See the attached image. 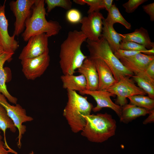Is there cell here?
Masks as SVG:
<instances>
[{"instance_id":"obj_1","label":"cell","mask_w":154,"mask_h":154,"mask_svg":"<svg viewBox=\"0 0 154 154\" xmlns=\"http://www.w3.org/2000/svg\"><path fill=\"white\" fill-rule=\"evenodd\" d=\"M87 40L81 31L68 32L60 47L59 64L63 74H74L87 57L81 50L82 43Z\"/></svg>"},{"instance_id":"obj_2","label":"cell","mask_w":154,"mask_h":154,"mask_svg":"<svg viewBox=\"0 0 154 154\" xmlns=\"http://www.w3.org/2000/svg\"><path fill=\"white\" fill-rule=\"evenodd\" d=\"M44 0H36L32 8L31 13L25 22V29L22 36L24 41H27L32 36L45 33L49 37L57 35L62 29L56 21H48Z\"/></svg>"},{"instance_id":"obj_3","label":"cell","mask_w":154,"mask_h":154,"mask_svg":"<svg viewBox=\"0 0 154 154\" xmlns=\"http://www.w3.org/2000/svg\"><path fill=\"white\" fill-rule=\"evenodd\" d=\"M68 100L63 111L71 130L74 133L81 131L84 127L86 117L90 114L94 107L87 100V97L76 91L67 90Z\"/></svg>"},{"instance_id":"obj_4","label":"cell","mask_w":154,"mask_h":154,"mask_svg":"<svg viewBox=\"0 0 154 154\" xmlns=\"http://www.w3.org/2000/svg\"><path fill=\"white\" fill-rule=\"evenodd\" d=\"M86 119L81 135L90 141L102 143L115 135L116 123L110 114L107 113L90 114Z\"/></svg>"},{"instance_id":"obj_5","label":"cell","mask_w":154,"mask_h":154,"mask_svg":"<svg viewBox=\"0 0 154 154\" xmlns=\"http://www.w3.org/2000/svg\"><path fill=\"white\" fill-rule=\"evenodd\" d=\"M86 41L90 53L89 57L92 59L98 58L104 61L111 69L117 82L122 76L131 77L133 75V73L125 67L115 56L107 41L103 37L97 41L87 39Z\"/></svg>"},{"instance_id":"obj_6","label":"cell","mask_w":154,"mask_h":154,"mask_svg":"<svg viewBox=\"0 0 154 154\" xmlns=\"http://www.w3.org/2000/svg\"><path fill=\"white\" fill-rule=\"evenodd\" d=\"M130 76H121L119 80L106 90L117 96L115 104L121 107L127 104V98L137 95H145L146 93L137 86Z\"/></svg>"},{"instance_id":"obj_7","label":"cell","mask_w":154,"mask_h":154,"mask_svg":"<svg viewBox=\"0 0 154 154\" xmlns=\"http://www.w3.org/2000/svg\"><path fill=\"white\" fill-rule=\"evenodd\" d=\"M7 99L4 95L0 93V104L4 108L8 116L18 130L17 145L19 148H20L23 135L26 131V127L23 123L32 121L33 119L27 115L25 109L20 104H17L15 106L11 105Z\"/></svg>"},{"instance_id":"obj_8","label":"cell","mask_w":154,"mask_h":154,"mask_svg":"<svg viewBox=\"0 0 154 154\" xmlns=\"http://www.w3.org/2000/svg\"><path fill=\"white\" fill-rule=\"evenodd\" d=\"M104 19L99 11L93 12L82 17L80 22L81 24V31L87 40L93 41L99 40L102 37L103 20Z\"/></svg>"},{"instance_id":"obj_9","label":"cell","mask_w":154,"mask_h":154,"mask_svg":"<svg viewBox=\"0 0 154 154\" xmlns=\"http://www.w3.org/2000/svg\"><path fill=\"white\" fill-rule=\"evenodd\" d=\"M36 0L12 1L9 6L16 18L13 35L18 36L24 31L25 21L30 15Z\"/></svg>"},{"instance_id":"obj_10","label":"cell","mask_w":154,"mask_h":154,"mask_svg":"<svg viewBox=\"0 0 154 154\" xmlns=\"http://www.w3.org/2000/svg\"><path fill=\"white\" fill-rule=\"evenodd\" d=\"M50 62L48 53L21 60L22 71L27 79L34 80L44 73L49 66Z\"/></svg>"},{"instance_id":"obj_11","label":"cell","mask_w":154,"mask_h":154,"mask_svg":"<svg viewBox=\"0 0 154 154\" xmlns=\"http://www.w3.org/2000/svg\"><path fill=\"white\" fill-rule=\"evenodd\" d=\"M154 60V55H147L141 53L119 59L121 63L132 72L135 75L143 78L154 84V80L151 78L146 72L148 65Z\"/></svg>"},{"instance_id":"obj_12","label":"cell","mask_w":154,"mask_h":154,"mask_svg":"<svg viewBox=\"0 0 154 154\" xmlns=\"http://www.w3.org/2000/svg\"><path fill=\"white\" fill-rule=\"evenodd\" d=\"M48 38L45 33L37 35L31 37L20 53L19 59L21 61L48 53Z\"/></svg>"},{"instance_id":"obj_13","label":"cell","mask_w":154,"mask_h":154,"mask_svg":"<svg viewBox=\"0 0 154 154\" xmlns=\"http://www.w3.org/2000/svg\"><path fill=\"white\" fill-rule=\"evenodd\" d=\"M80 93L82 95H88L92 96L97 103L96 106L93 107L92 110L94 112L100 111L102 108H108L113 110L120 117L121 107L114 103L110 97L115 95L106 90H85Z\"/></svg>"},{"instance_id":"obj_14","label":"cell","mask_w":154,"mask_h":154,"mask_svg":"<svg viewBox=\"0 0 154 154\" xmlns=\"http://www.w3.org/2000/svg\"><path fill=\"white\" fill-rule=\"evenodd\" d=\"M5 1L0 5V45L4 52L14 54L18 48V42L15 39V36H11L8 31V23L5 14Z\"/></svg>"},{"instance_id":"obj_15","label":"cell","mask_w":154,"mask_h":154,"mask_svg":"<svg viewBox=\"0 0 154 154\" xmlns=\"http://www.w3.org/2000/svg\"><path fill=\"white\" fill-rule=\"evenodd\" d=\"M78 70V72L82 74L86 79L87 83L86 90H98L99 78L94 60L87 56Z\"/></svg>"},{"instance_id":"obj_16","label":"cell","mask_w":154,"mask_h":154,"mask_svg":"<svg viewBox=\"0 0 154 154\" xmlns=\"http://www.w3.org/2000/svg\"><path fill=\"white\" fill-rule=\"evenodd\" d=\"M92 59L94 61L98 76V90H106L117 81L111 69L104 61L98 58Z\"/></svg>"},{"instance_id":"obj_17","label":"cell","mask_w":154,"mask_h":154,"mask_svg":"<svg viewBox=\"0 0 154 154\" xmlns=\"http://www.w3.org/2000/svg\"><path fill=\"white\" fill-rule=\"evenodd\" d=\"M122 41L133 42L144 46L147 49L154 47V43L151 41L147 30L141 27L133 32L125 34L119 33Z\"/></svg>"},{"instance_id":"obj_18","label":"cell","mask_w":154,"mask_h":154,"mask_svg":"<svg viewBox=\"0 0 154 154\" xmlns=\"http://www.w3.org/2000/svg\"><path fill=\"white\" fill-rule=\"evenodd\" d=\"M63 88L79 92L86 90L87 83L84 76L82 74L78 76L74 74H63L60 76Z\"/></svg>"},{"instance_id":"obj_19","label":"cell","mask_w":154,"mask_h":154,"mask_svg":"<svg viewBox=\"0 0 154 154\" xmlns=\"http://www.w3.org/2000/svg\"><path fill=\"white\" fill-rule=\"evenodd\" d=\"M102 37L106 40L114 53L119 49L121 38L115 30L113 25L107 23L105 19L103 20Z\"/></svg>"},{"instance_id":"obj_20","label":"cell","mask_w":154,"mask_h":154,"mask_svg":"<svg viewBox=\"0 0 154 154\" xmlns=\"http://www.w3.org/2000/svg\"><path fill=\"white\" fill-rule=\"evenodd\" d=\"M150 111L130 103L127 104L121 107L120 121L128 123L138 117L149 114Z\"/></svg>"},{"instance_id":"obj_21","label":"cell","mask_w":154,"mask_h":154,"mask_svg":"<svg viewBox=\"0 0 154 154\" xmlns=\"http://www.w3.org/2000/svg\"><path fill=\"white\" fill-rule=\"evenodd\" d=\"M13 54L4 52L0 55V93L4 95L10 102L16 104L17 99L12 96L7 90L6 84L7 74L3 68L5 63L10 58Z\"/></svg>"},{"instance_id":"obj_22","label":"cell","mask_w":154,"mask_h":154,"mask_svg":"<svg viewBox=\"0 0 154 154\" xmlns=\"http://www.w3.org/2000/svg\"><path fill=\"white\" fill-rule=\"evenodd\" d=\"M7 129L13 133H15L16 131V127L13 121L8 116L4 108L0 104V129L3 132L4 145L11 153L17 154V153L11 148L7 142L6 133Z\"/></svg>"},{"instance_id":"obj_23","label":"cell","mask_w":154,"mask_h":154,"mask_svg":"<svg viewBox=\"0 0 154 154\" xmlns=\"http://www.w3.org/2000/svg\"><path fill=\"white\" fill-rule=\"evenodd\" d=\"M105 20L107 23L113 25L116 23H118L127 29H131V24L123 17L115 4L112 5L108 11L107 17Z\"/></svg>"},{"instance_id":"obj_24","label":"cell","mask_w":154,"mask_h":154,"mask_svg":"<svg viewBox=\"0 0 154 154\" xmlns=\"http://www.w3.org/2000/svg\"><path fill=\"white\" fill-rule=\"evenodd\" d=\"M130 103L148 111L154 110V100L142 95H137L129 97Z\"/></svg>"},{"instance_id":"obj_25","label":"cell","mask_w":154,"mask_h":154,"mask_svg":"<svg viewBox=\"0 0 154 154\" xmlns=\"http://www.w3.org/2000/svg\"><path fill=\"white\" fill-rule=\"evenodd\" d=\"M132 77L140 88L143 90L150 98L154 99V84L143 78L135 75Z\"/></svg>"},{"instance_id":"obj_26","label":"cell","mask_w":154,"mask_h":154,"mask_svg":"<svg viewBox=\"0 0 154 154\" xmlns=\"http://www.w3.org/2000/svg\"><path fill=\"white\" fill-rule=\"evenodd\" d=\"M47 5V12H50L56 7H60L68 10L71 9L72 3L70 0H45Z\"/></svg>"},{"instance_id":"obj_27","label":"cell","mask_w":154,"mask_h":154,"mask_svg":"<svg viewBox=\"0 0 154 154\" xmlns=\"http://www.w3.org/2000/svg\"><path fill=\"white\" fill-rule=\"evenodd\" d=\"M119 49L139 51L144 54L147 49L143 46L135 42L128 41L122 40L120 43Z\"/></svg>"},{"instance_id":"obj_28","label":"cell","mask_w":154,"mask_h":154,"mask_svg":"<svg viewBox=\"0 0 154 154\" xmlns=\"http://www.w3.org/2000/svg\"><path fill=\"white\" fill-rule=\"evenodd\" d=\"M86 4L89 6L88 14L94 12L99 11L105 9L104 0H84Z\"/></svg>"},{"instance_id":"obj_29","label":"cell","mask_w":154,"mask_h":154,"mask_svg":"<svg viewBox=\"0 0 154 154\" xmlns=\"http://www.w3.org/2000/svg\"><path fill=\"white\" fill-rule=\"evenodd\" d=\"M66 18L68 22L74 24L80 23L82 17L80 11L75 9H72L67 11L66 14Z\"/></svg>"},{"instance_id":"obj_30","label":"cell","mask_w":154,"mask_h":154,"mask_svg":"<svg viewBox=\"0 0 154 154\" xmlns=\"http://www.w3.org/2000/svg\"><path fill=\"white\" fill-rule=\"evenodd\" d=\"M147 1V0H129L123 4L122 6L127 13H132L140 5Z\"/></svg>"},{"instance_id":"obj_31","label":"cell","mask_w":154,"mask_h":154,"mask_svg":"<svg viewBox=\"0 0 154 154\" xmlns=\"http://www.w3.org/2000/svg\"><path fill=\"white\" fill-rule=\"evenodd\" d=\"M139 51L119 49L114 53L115 56L119 60L121 58L130 57L139 53Z\"/></svg>"},{"instance_id":"obj_32","label":"cell","mask_w":154,"mask_h":154,"mask_svg":"<svg viewBox=\"0 0 154 154\" xmlns=\"http://www.w3.org/2000/svg\"><path fill=\"white\" fill-rule=\"evenodd\" d=\"M142 8L143 11L149 16L150 21H154V3L143 5Z\"/></svg>"},{"instance_id":"obj_33","label":"cell","mask_w":154,"mask_h":154,"mask_svg":"<svg viewBox=\"0 0 154 154\" xmlns=\"http://www.w3.org/2000/svg\"><path fill=\"white\" fill-rule=\"evenodd\" d=\"M146 72L151 78L154 80V60L148 65L146 68Z\"/></svg>"},{"instance_id":"obj_34","label":"cell","mask_w":154,"mask_h":154,"mask_svg":"<svg viewBox=\"0 0 154 154\" xmlns=\"http://www.w3.org/2000/svg\"><path fill=\"white\" fill-rule=\"evenodd\" d=\"M154 121V110L150 111L149 116L143 122L144 124L151 123Z\"/></svg>"},{"instance_id":"obj_35","label":"cell","mask_w":154,"mask_h":154,"mask_svg":"<svg viewBox=\"0 0 154 154\" xmlns=\"http://www.w3.org/2000/svg\"><path fill=\"white\" fill-rule=\"evenodd\" d=\"M113 0H104L105 9L108 11L109 10L113 4Z\"/></svg>"},{"instance_id":"obj_36","label":"cell","mask_w":154,"mask_h":154,"mask_svg":"<svg viewBox=\"0 0 154 154\" xmlns=\"http://www.w3.org/2000/svg\"><path fill=\"white\" fill-rule=\"evenodd\" d=\"M11 152L7 150L4 145H0V154H9Z\"/></svg>"},{"instance_id":"obj_37","label":"cell","mask_w":154,"mask_h":154,"mask_svg":"<svg viewBox=\"0 0 154 154\" xmlns=\"http://www.w3.org/2000/svg\"><path fill=\"white\" fill-rule=\"evenodd\" d=\"M154 47L149 49H147L146 51L145 54L149 55H154Z\"/></svg>"},{"instance_id":"obj_38","label":"cell","mask_w":154,"mask_h":154,"mask_svg":"<svg viewBox=\"0 0 154 154\" xmlns=\"http://www.w3.org/2000/svg\"><path fill=\"white\" fill-rule=\"evenodd\" d=\"M73 1L76 4L80 5H84L86 4L84 0H74Z\"/></svg>"},{"instance_id":"obj_39","label":"cell","mask_w":154,"mask_h":154,"mask_svg":"<svg viewBox=\"0 0 154 154\" xmlns=\"http://www.w3.org/2000/svg\"><path fill=\"white\" fill-rule=\"evenodd\" d=\"M3 137L1 134V131H0V145H4V142L2 141Z\"/></svg>"},{"instance_id":"obj_40","label":"cell","mask_w":154,"mask_h":154,"mask_svg":"<svg viewBox=\"0 0 154 154\" xmlns=\"http://www.w3.org/2000/svg\"><path fill=\"white\" fill-rule=\"evenodd\" d=\"M4 52L3 48L0 45V55L2 54Z\"/></svg>"},{"instance_id":"obj_41","label":"cell","mask_w":154,"mask_h":154,"mask_svg":"<svg viewBox=\"0 0 154 154\" xmlns=\"http://www.w3.org/2000/svg\"><path fill=\"white\" fill-rule=\"evenodd\" d=\"M34 153L33 151H31V152L29 154H34Z\"/></svg>"}]
</instances>
